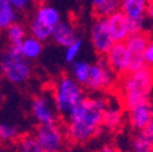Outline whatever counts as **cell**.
<instances>
[{"label":"cell","instance_id":"cell-1","mask_svg":"<svg viewBox=\"0 0 153 152\" xmlns=\"http://www.w3.org/2000/svg\"><path fill=\"white\" fill-rule=\"evenodd\" d=\"M108 100L103 96H85L66 119V133L73 144H85L103 128V113Z\"/></svg>","mask_w":153,"mask_h":152},{"label":"cell","instance_id":"cell-2","mask_svg":"<svg viewBox=\"0 0 153 152\" xmlns=\"http://www.w3.org/2000/svg\"><path fill=\"white\" fill-rule=\"evenodd\" d=\"M117 92L122 106L129 111L140 104L147 102L153 94V69L142 67L118 78Z\"/></svg>","mask_w":153,"mask_h":152},{"label":"cell","instance_id":"cell-3","mask_svg":"<svg viewBox=\"0 0 153 152\" xmlns=\"http://www.w3.org/2000/svg\"><path fill=\"white\" fill-rule=\"evenodd\" d=\"M72 77L84 89L91 91L109 90L118 82V75L112 71L105 59L96 62L74 61L72 63Z\"/></svg>","mask_w":153,"mask_h":152},{"label":"cell","instance_id":"cell-4","mask_svg":"<svg viewBox=\"0 0 153 152\" xmlns=\"http://www.w3.org/2000/svg\"><path fill=\"white\" fill-rule=\"evenodd\" d=\"M51 92L57 112L65 121L69 117L72 111L85 99L84 88L68 74H63L57 78Z\"/></svg>","mask_w":153,"mask_h":152},{"label":"cell","instance_id":"cell-5","mask_svg":"<svg viewBox=\"0 0 153 152\" xmlns=\"http://www.w3.org/2000/svg\"><path fill=\"white\" fill-rule=\"evenodd\" d=\"M0 73L12 84H23L32 74V65L18 46H10L0 57Z\"/></svg>","mask_w":153,"mask_h":152},{"label":"cell","instance_id":"cell-6","mask_svg":"<svg viewBox=\"0 0 153 152\" xmlns=\"http://www.w3.org/2000/svg\"><path fill=\"white\" fill-rule=\"evenodd\" d=\"M33 136L38 144L49 152H63L67 141H69L66 129L57 123L39 124L35 128Z\"/></svg>","mask_w":153,"mask_h":152},{"label":"cell","instance_id":"cell-7","mask_svg":"<svg viewBox=\"0 0 153 152\" xmlns=\"http://www.w3.org/2000/svg\"><path fill=\"white\" fill-rule=\"evenodd\" d=\"M32 113L38 124H55L59 121V112H57L52 92L39 94L32 101Z\"/></svg>","mask_w":153,"mask_h":152},{"label":"cell","instance_id":"cell-8","mask_svg":"<svg viewBox=\"0 0 153 152\" xmlns=\"http://www.w3.org/2000/svg\"><path fill=\"white\" fill-rule=\"evenodd\" d=\"M148 0H122L120 10L129 17L132 33L146 32Z\"/></svg>","mask_w":153,"mask_h":152},{"label":"cell","instance_id":"cell-9","mask_svg":"<svg viewBox=\"0 0 153 152\" xmlns=\"http://www.w3.org/2000/svg\"><path fill=\"white\" fill-rule=\"evenodd\" d=\"M90 40L94 50L100 56H106L109 49L113 46L114 42L107 25V20L102 17H96V20L91 25L90 29Z\"/></svg>","mask_w":153,"mask_h":152},{"label":"cell","instance_id":"cell-10","mask_svg":"<svg viewBox=\"0 0 153 152\" xmlns=\"http://www.w3.org/2000/svg\"><path fill=\"white\" fill-rule=\"evenodd\" d=\"M149 40H151V38L148 33L140 32V33H132L124 42L129 50V55H130V72L137 71L146 66L143 54H145L146 46Z\"/></svg>","mask_w":153,"mask_h":152},{"label":"cell","instance_id":"cell-11","mask_svg":"<svg viewBox=\"0 0 153 152\" xmlns=\"http://www.w3.org/2000/svg\"><path fill=\"white\" fill-rule=\"evenodd\" d=\"M103 59L118 77L130 72V55L125 43H114Z\"/></svg>","mask_w":153,"mask_h":152},{"label":"cell","instance_id":"cell-12","mask_svg":"<svg viewBox=\"0 0 153 152\" xmlns=\"http://www.w3.org/2000/svg\"><path fill=\"white\" fill-rule=\"evenodd\" d=\"M106 20L114 43H124L132 34L130 20L122 10L111 15Z\"/></svg>","mask_w":153,"mask_h":152},{"label":"cell","instance_id":"cell-13","mask_svg":"<svg viewBox=\"0 0 153 152\" xmlns=\"http://www.w3.org/2000/svg\"><path fill=\"white\" fill-rule=\"evenodd\" d=\"M128 119L131 128L135 131H143L151 119V106L149 100L140 104L128 111Z\"/></svg>","mask_w":153,"mask_h":152},{"label":"cell","instance_id":"cell-14","mask_svg":"<svg viewBox=\"0 0 153 152\" xmlns=\"http://www.w3.org/2000/svg\"><path fill=\"white\" fill-rule=\"evenodd\" d=\"M124 107L120 101H109L103 113V128L118 130L124 123Z\"/></svg>","mask_w":153,"mask_h":152},{"label":"cell","instance_id":"cell-15","mask_svg":"<svg viewBox=\"0 0 153 152\" xmlns=\"http://www.w3.org/2000/svg\"><path fill=\"white\" fill-rule=\"evenodd\" d=\"M51 39L57 45L67 48L68 45H71L73 42H75L78 39V37H76V32H75L74 26L71 22L61 20L52 28Z\"/></svg>","mask_w":153,"mask_h":152},{"label":"cell","instance_id":"cell-16","mask_svg":"<svg viewBox=\"0 0 153 152\" xmlns=\"http://www.w3.org/2000/svg\"><path fill=\"white\" fill-rule=\"evenodd\" d=\"M34 18L39 22L44 23L45 26L53 28L61 21V15L53 6L48 5V4H42L40 6H38Z\"/></svg>","mask_w":153,"mask_h":152},{"label":"cell","instance_id":"cell-17","mask_svg":"<svg viewBox=\"0 0 153 152\" xmlns=\"http://www.w3.org/2000/svg\"><path fill=\"white\" fill-rule=\"evenodd\" d=\"M43 42L35 39L34 37H27L26 39L21 43V45L18 46L21 50V54L28 60H34L38 56H40L43 51Z\"/></svg>","mask_w":153,"mask_h":152},{"label":"cell","instance_id":"cell-18","mask_svg":"<svg viewBox=\"0 0 153 152\" xmlns=\"http://www.w3.org/2000/svg\"><path fill=\"white\" fill-rule=\"evenodd\" d=\"M131 152H151L153 148V138L143 131H136L130 144Z\"/></svg>","mask_w":153,"mask_h":152},{"label":"cell","instance_id":"cell-19","mask_svg":"<svg viewBox=\"0 0 153 152\" xmlns=\"http://www.w3.org/2000/svg\"><path fill=\"white\" fill-rule=\"evenodd\" d=\"M17 20L16 9L7 1L0 4V31H6Z\"/></svg>","mask_w":153,"mask_h":152},{"label":"cell","instance_id":"cell-20","mask_svg":"<svg viewBox=\"0 0 153 152\" xmlns=\"http://www.w3.org/2000/svg\"><path fill=\"white\" fill-rule=\"evenodd\" d=\"M120 3L122 0H103L99 5L94 6L92 10L96 17L107 18L120 10Z\"/></svg>","mask_w":153,"mask_h":152},{"label":"cell","instance_id":"cell-21","mask_svg":"<svg viewBox=\"0 0 153 152\" xmlns=\"http://www.w3.org/2000/svg\"><path fill=\"white\" fill-rule=\"evenodd\" d=\"M6 37L10 43V46H20L21 43L26 39V28L21 23H13L6 29Z\"/></svg>","mask_w":153,"mask_h":152},{"label":"cell","instance_id":"cell-22","mask_svg":"<svg viewBox=\"0 0 153 152\" xmlns=\"http://www.w3.org/2000/svg\"><path fill=\"white\" fill-rule=\"evenodd\" d=\"M29 32L32 37H34L35 39L40 42H46L52 35V28L49 26H45L44 23L35 20V18H33L29 25Z\"/></svg>","mask_w":153,"mask_h":152},{"label":"cell","instance_id":"cell-23","mask_svg":"<svg viewBox=\"0 0 153 152\" xmlns=\"http://www.w3.org/2000/svg\"><path fill=\"white\" fill-rule=\"evenodd\" d=\"M18 152H49L36 142L33 135L25 136L18 144Z\"/></svg>","mask_w":153,"mask_h":152},{"label":"cell","instance_id":"cell-24","mask_svg":"<svg viewBox=\"0 0 153 152\" xmlns=\"http://www.w3.org/2000/svg\"><path fill=\"white\" fill-rule=\"evenodd\" d=\"M18 135L17 128L6 122H0V141L1 142H10L15 140Z\"/></svg>","mask_w":153,"mask_h":152},{"label":"cell","instance_id":"cell-25","mask_svg":"<svg viewBox=\"0 0 153 152\" xmlns=\"http://www.w3.org/2000/svg\"><path fill=\"white\" fill-rule=\"evenodd\" d=\"M83 48V42L82 39H76L75 42H73L71 45H68L67 48H65V60L68 63H73L74 61H76V57L80 54Z\"/></svg>","mask_w":153,"mask_h":152},{"label":"cell","instance_id":"cell-26","mask_svg":"<svg viewBox=\"0 0 153 152\" xmlns=\"http://www.w3.org/2000/svg\"><path fill=\"white\" fill-rule=\"evenodd\" d=\"M143 59H145V65L147 67L153 68V40L151 39L146 46L145 54H143Z\"/></svg>","mask_w":153,"mask_h":152},{"label":"cell","instance_id":"cell-27","mask_svg":"<svg viewBox=\"0 0 153 152\" xmlns=\"http://www.w3.org/2000/svg\"><path fill=\"white\" fill-rule=\"evenodd\" d=\"M149 106H151V119H149V123H148L147 128L143 130V133H146L148 136L153 138V94L149 98Z\"/></svg>","mask_w":153,"mask_h":152},{"label":"cell","instance_id":"cell-28","mask_svg":"<svg viewBox=\"0 0 153 152\" xmlns=\"http://www.w3.org/2000/svg\"><path fill=\"white\" fill-rule=\"evenodd\" d=\"M9 3L16 9V10H23L28 6L29 0H9Z\"/></svg>","mask_w":153,"mask_h":152},{"label":"cell","instance_id":"cell-29","mask_svg":"<svg viewBox=\"0 0 153 152\" xmlns=\"http://www.w3.org/2000/svg\"><path fill=\"white\" fill-rule=\"evenodd\" d=\"M147 21L151 26H153V3H149L147 9Z\"/></svg>","mask_w":153,"mask_h":152},{"label":"cell","instance_id":"cell-30","mask_svg":"<svg viewBox=\"0 0 153 152\" xmlns=\"http://www.w3.org/2000/svg\"><path fill=\"white\" fill-rule=\"evenodd\" d=\"M116 150H117V148H116V147H113L112 145H103L99 152H114Z\"/></svg>","mask_w":153,"mask_h":152},{"label":"cell","instance_id":"cell-31","mask_svg":"<svg viewBox=\"0 0 153 152\" xmlns=\"http://www.w3.org/2000/svg\"><path fill=\"white\" fill-rule=\"evenodd\" d=\"M103 0H91V5H92V7L94 6H96V5H99L100 3H102Z\"/></svg>","mask_w":153,"mask_h":152},{"label":"cell","instance_id":"cell-32","mask_svg":"<svg viewBox=\"0 0 153 152\" xmlns=\"http://www.w3.org/2000/svg\"><path fill=\"white\" fill-rule=\"evenodd\" d=\"M148 35H149V38L153 40V26H151V28H149V32H148Z\"/></svg>","mask_w":153,"mask_h":152},{"label":"cell","instance_id":"cell-33","mask_svg":"<svg viewBox=\"0 0 153 152\" xmlns=\"http://www.w3.org/2000/svg\"><path fill=\"white\" fill-rule=\"evenodd\" d=\"M9 0H0V4H4V3H7Z\"/></svg>","mask_w":153,"mask_h":152},{"label":"cell","instance_id":"cell-34","mask_svg":"<svg viewBox=\"0 0 153 152\" xmlns=\"http://www.w3.org/2000/svg\"><path fill=\"white\" fill-rule=\"evenodd\" d=\"M114 152H120V151H119V150H116V151H114Z\"/></svg>","mask_w":153,"mask_h":152},{"label":"cell","instance_id":"cell-35","mask_svg":"<svg viewBox=\"0 0 153 152\" xmlns=\"http://www.w3.org/2000/svg\"><path fill=\"white\" fill-rule=\"evenodd\" d=\"M148 1H149V3H153V0H148Z\"/></svg>","mask_w":153,"mask_h":152},{"label":"cell","instance_id":"cell-36","mask_svg":"<svg viewBox=\"0 0 153 152\" xmlns=\"http://www.w3.org/2000/svg\"><path fill=\"white\" fill-rule=\"evenodd\" d=\"M151 152H153V148H152V151H151Z\"/></svg>","mask_w":153,"mask_h":152},{"label":"cell","instance_id":"cell-37","mask_svg":"<svg viewBox=\"0 0 153 152\" xmlns=\"http://www.w3.org/2000/svg\"><path fill=\"white\" fill-rule=\"evenodd\" d=\"M152 69H153V68H152Z\"/></svg>","mask_w":153,"mask_h":152}]
</instances>
